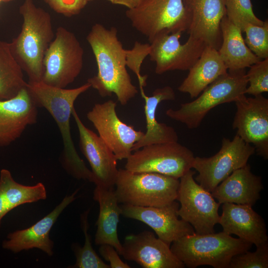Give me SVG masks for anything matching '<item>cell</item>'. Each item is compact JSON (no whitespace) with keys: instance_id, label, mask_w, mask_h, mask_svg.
Returning <instances> with one entry per match:
<instances>
[{"instance_id":"cell-1","label":"cell","mask_w":268,"mask_h":268,"mask_svg":"<svg viewBox=\"0 0 268 268\" xmlns=\"http://www.w3.org/2000/svg\"><path fill=\"white\" fill-rule=\"evenodd\" d=\"M96 62L98 72L88 79L91 87L102 97L114 94L122 105H126L137 93L126 68V49L117 36L114 27L106 28L93 25L86 37Z\"/></svg>"},{"instance_id":"cell-2","label":"cell","mask_w":268,"mask_h":268,"mask_svg":"<svg viewBox=\"0 0 268 268\" xmlns=\"http://www.w3.org/2000/svg\"><path fill=\"white\" fill-rule=\"evenodd\" d=\"M90 87L87 82L72 89L52 86L42 81H28L26 85L37 107L46 109L58 125L63 141L64 160L67 170L78 179L88 180L92 182V173L76 150L70 127V116L75 100Z\"/></svg>"},{"instance_id":"cell-3","label":"cell","mask_w":268,"mask_h":268,"mask_svg":"<svg viewBox=\"0 0 268 268\" xmlns=\"http://www.w3.org/2000/svg\"><path fill=\"white\" fill-rule=\"evenodd\" d=\"M19 11L23 23L19 35L10 43L11 50L28 81H41L45 53L55 37L51 16L33 0H24Z\"/></svg>"},{"instance_id":"cell-4","label":"cell","mask_w":268,"mask_h":268,"mask_svg":"<svg viewBox=\"0 0 268 268\" xmlns=\"http://www.w3.org/2000/svg\"><path fill=\"white\" fill-rule=\"evenodd\" d=\"M252 245L222 231L183 236L172 242L170 249L188 268L208 265L214 268H229L232 258L249 251Z\"/></svg>"},{"instance_id":"cell-5","label":"cell","mask_w":268,"mask_h":268,"mask_svg":"<svg viewBox=\"0 0 268 268\" xmlns=\"http://www.w3.org/2000/svg\"><path fill=\"white\" fill-rule=\"evenodd\" d=\"M180 180L154 172H134L119 169L115 186L119 203L161 207L177 199Z\"/></svg>"},{"instance_id":"cell-6","label":"cell","mask_w":268,"mask_h":268,"mask_svg":"<svg viewBox=\"0 0 268 268\" xmlns=\"http://www.w3.org/2000/svg\"><path fill=\"white\" fill-rule=\"evenodd\" d=\"M248 85L245 69L228 70L206 87L194 100L181 104L178 109H168L166 115L189 129L197 128L211 109L222 104L235 102L245 95Z\"/></svg>"},{"instance_id":"cell-7","label":"cell","mask_w":268,"mask_h":268,"mask_svg":"<svg viewBox=\"0 0 268 268\" xmlns=\"http://www.w3.org/2000/svg\"><path fill=\"white\" fill-rule=\"evenodd\" d=\"M84 51L75 34L59 27L43 59L42 81L49 85L65 88L81 72Z\"/></svg>"},{"instance_id":"cell-8","label":"cell","mask_w":268,"mask_h":268,"mask_svg":"<svg viewBox=\"0 0 268 268\" xmlns=\"http://www.w3.org/2000/svg\"><path fill=\"white\" fill-rule=\"evenodd\" d=\"M126 15L132 26L149 42L162 33L187 31L190 24L183 0H145L137 7L128 9Z\"/></svg>"},{"instance_id":"cell-9","label":"cell","mask_w":268,"mask_h":268,"mask_svg":"<svg viewBox=\"0 0 268 268\" xmlns=\"http://www.w3.org/2000/svg\"><path fill=\"white\" fill-rule=\"evenodd\" d=\"M193 152L178 141L156 143L134 151L125 169L134 172H154L180 179L192 168Z\"/></svg>"},{"instance_id":"cell-10","label":"cell","mask_w":268,"mask_h":268,"mask_svg":"<svg viewBox=\"0 0 268 268\" xmlns=\"http://www.w3.org/2000/svg\"><path fill=\"white\" fill-rule=\"evenodd\" d=\"M255 152L253 145L236 134L232 140L223 137L221 148L215 154L209 157H195L192 168L198 172L195 180L211 193L233 172L246 165Z\"/></svg>"},{"instance_id":"cell-11","label":"cell","mask_w":268,"mask_h":268,"mask_svg":"<svg viewBox=\"0 0 268 268\" xmlns=\"http://www.w3.org/2000/svg\"><path fill=\"white\" fill-rule=\"evenodd\" d=\"M195 173L191 169L180 178L176 200L181 205L178 214L193 226L196 233H213L215 225L219 222L220 204L210 192L196 182Z\"/></svg>"},{"instance_id":"cell-12","label":"cell","mask_w":268,"mask_h":268,"mask_svg":"<svg viewBox=\"0 0 268 268\" xmlns=\"http://www.w3.org/2000/svg\"><path fill=\"white\" fill-rule=\"evenodd\" d=\"M116 106L112 100L96 103L87 113V118L117 160L127 159L133 151L134 145L144 133L122 121L117 114Z\"/></svg>"},{"instance_id":"cell-13","label":"cell","mask_w":268,"mask_h":268,"mask_svg":"<svg viewBox=\"0 0 268 268\" xmlns=\"http://www.w3.org/2000/svg\"><path fill=\"white\" fill-rule=\"evenodd\" d=\"M182 34L181 32L162 33L150 42L148 56L155 63L156 74L175 70H189L201 56L206 45L190 36L181 44Z\"/></svg>"},{"instance_id":"cell-14","label":"cell","mask_w":268,"mask_h":268,"mask_svg":"<svg viewBox=\"0 0 268 268\" xmlns=\"http://www.w3.org/2000/svg\"><path fill=\"white\" fill-rule=\"evenodd\" d=\"M232 127L246 142L252 144L257 154L268 159V99L260 94L245 95L238 99Z\"/></svg>"},{"instance_id":"cell-15","label":"cell","mask_w":268,"mask_h":268,"mask_svg":"<svg viewBox=\"0 0 268 268\" xmlns=\"http://www.w3.org/2000/svg\"><path fill=\"white\" fill-rule=\"evenodd\" d=\"M122 214L140 221L151 227L158 238L170 245L176 240L195 233L190 223L179 219V204L175 201L161 207L120 205Z\"/></svg>"},{"instance_id":"cell-16","label":"cell","mask_w":268,"mask_h":268,"mask_svg":"<svg viewBox=\"0 0 268 268\" xmlns=\"http://www.w3.org/2000/svg\"><path fill=\"white\" fill-rule=\"evenodd\" d=\"M71 115L78 130L81 151L91 168L93 183L96 186L114 188L119 170L114 153L98 135L84 125L74 108Z\"/></svg>"},{"instance_id":"cell-17","label":"cell","mask_w":268,"mask_h":268,"mask_svg":"<svg viewBox=\"0 0 268 268\" xmlns=\"http://www.w3.org/2000/svg\"><path fill=\"white\" fill-rule=\"evenodd\" d=\"M122 255L144 268H184L185 266L172 252L170 246L152 232L144 230L127 235L122 244Z\"/></svg>"},{"instance_id":"cell-18","label":"cell","mask_w":268,"mask_h":268,"mask_svg":"<svg viewBox=\"0 0 268 268\" xmlns=\"http://www.w3.org/2000/svg\"><path fill=\"white\" fill-rule=\"evenodd\" d=\"M190 18L189 36L206 46L219 48L222 37L220 23L226 15L225 0H183Z\"/></svg>"},{"instance_id":"cell-19","label":"cell","mask_w":268,"mask_h":268,"mask_svg":"<svg viewBox=\"0 0 268 268\" xmlns=\"http://www.w3.org/2000/svg\"><path fill=\"white\" fill-rule=\"evenodd\" d=\"M37 106L26 87L12 98L0 99V146H7L19 138L37 119Z\"/></svg>"},{"instance_id":"cell-20","label":"cell","mask_w":268,"mask_h":268,"mask_svg":"<svg viewBox=\"0 0 268 268\" xmlns=\"http://www.w3.org/2000/svg\"><path fill=\"white\" fill-rule=\"evenodd\" d=\"M78 190L67 196L51 212L31 226L10 233L3 241V249L16 253L33 248L39 249L47 255H53L54 242L50 238V232L64 209L75 199Z\"/></svg>"},{"instance_id":"cell-21","label":"cell","mask_w":268,"mask_h":268,"mask_svg":"<svg viewBox=\"0 0 268 268\" xmlns=\"http://www.w3.org/2000/svg\"><path fill=\"white\" fill-rule=\"evenodd\" d=\"M218 223L223 232L235 234L256 247L268 243V237L263 218L246 204L224 203Z\"/></svg>"},{"instance_id":"cell-22","label":"cell","mask_w":268,"mask_h":268,"mask_svg":"<svg viewBox=\"0 0 268 268\" xmlns=\"http://www.w3.org/2000/svg\"><path fill=\"white\" fill-rule=\"evenodd\" d=\"M262 178L254 174L247 164L233 172L211 194L220 204L233 203L253 206L260 198Z\"/></svg>"},{"instance_id":"cell-23","label":"cell","mask_w":268,"mask_h":268,"mask_svg":"<svg viewBox=\"0 0 268 268\" xmlns=\"http://www.w3.org/2000/svg\"><path fill=\"white\" fill-rule=\"evenodd\" d=\"M140 91L145 101L146 132L134 145L133 151L150 144L177 142L178 136L175 130L165 123L158 122L156 119V111L159 104L163 101L175 99L173 89L169 86L159 88L156 89L150 96L146 95L144 90Z\"/></svg>"},{"instance_id":"cell-24","label":"cell","mask_w":268,"mask_h":268,"mask_svg":"<svg viewBox=\"0 0 268 268\" xmlns=\"http://www.w3.org/2000/svg\"><path fill=\"white\" fill-rule=\"evenodd\" d=\"M93 199L99 205V212L96 223L97 230L95 243L98 245L105 244L112 245L119 255H122V244L119 239L117 232L122 210L118 205L115 189L114 188H106L96 186Z\"/></svg>"},{"instance_id":"cell-25","label":"cell","mask_w":268,"mask_h":268,"mask_svg":"<svg viewBox=\"0 0 268 268\" xmlns=\"http://www.w3.org/2000/svg\"><path fill=\"white\" fill-rule=\"evenodd\" d=\"M227 70L217 50L206 46L178 89L195 98Z\"/></svg>"},{"instance_id":"cell-26","label":"cell","mask_w":268,"mask_h":268,"mask_svg":"<svg viewBox=\"0 0 268 268\" xmlns=\"http://www.w3.org/2000/svg\"><path fill=\"white\" fill-rule=\"evenodd\" d=\"M220 29L222 42L217 51L228 70L245 69L262 60L249 49L240 28L226 15L221 21Z\"/></svg>"},{"instance_id":"cell-27","label":"cell","mask_w":268,"mask_h":268,"mask_svg":"<svg viewBox=\"0 0 268 268\" xmlns=\"http://www.w3.org/2000/svg\"><path fill=\"white\" fill-rule=\"evenodd\" d=\"M47 198L46 188L42 183L25 186L16 182L10 172L2 169L0 172V228L3 217L14 208L25 203Z\"/></svg>"},{"instance_id":"cell-28","label":"cell","mask_w":268,"mask_h":268,"mask_svg":"<svg viewBox=\"0 0 268 268\" xmlns=\"http://www.w3.org/2000/svg\"><path fill=\"white\" fill-rule=\"evenodd\" d=\"M23 70L15 58L10 43L0 40V99L16 96L25 88Z\"/></svg>"},{"instance_id":"cell-29","label":"cell","mask_w":268,"mask_h":268,"mask_svg":"<svg viewBox=\"0 0 268 268\" xmlns=\"http://www.w3.org/2000/svg\"><path fill=\"white\" fill-rule=\"evenodd\" d=\"M227 17L239 27L242 32L245 33L244 41L249 49L262 60L268 58V19L264 21L262 25H257L248 21L241 16Z\"/></svg>"},{"instance_id":"cell-30","label":"cell","mask_w":268,"mask_h":268,"mask_svg":"<svg viewBox=\"0 0 268 268\" xmlns=\"http://www.w3.org/2000/svg\"><path fill=\"white\" fill-rule=\"evenodd\" d=\"M89 210L81 215V226L85 237L82 247H74L76 262L72 268H110V265L104 263L92 248L91 237L88 233L89 225L87 216Z\"/></svg>"},{"instance_id":"cell-31","label":"cell","mask_w":268,"mask_h":268,"mask_svg":"<svg viewBox=\"0 0 268 268\" xmlns=\"http://www.w3.org/2000/svg\"><path fill=\"white\" fill-rule=\"evenodd\" d=\"M246 73L248 82L245 94L253 96L268 92V58L254 64Z\"/></svg>"},{"instance_id":"cell-32","label":"cell","mask_w":268,"mask_h":268,"mask_svg":"<svg viewBox=\"0 0 268 268\" xmlns=\"http://www.w3.org/2000/svg\"><path fill=\"white\" fill-rule=\"evenodd\" d=\"M256 247L254 252L247 251L234 256L229 268H268V243Z\"/></svg>"},{"instance_id":"cell-33","label":"cell","mask_w":268,"mask_h":268,"mask_svg":"<svg viewBox=\"0 0 268 268\" xmlns=\"http://www.w3.org/2000/svg\"><path fill=\"white\" fill-rule=\"evenodd\" d=\"M149 44L135 42L131 50H126V65L137 76L139 88L143 89L146 85L147 75H141L140 67L144 59L148 56Z\"/></svg>"},{"instance_id":"cell-34","label":"cell","mask_w":268,"mask_h":268,"mask_svg":"<svg viewBox=\"0 0 268 268\" xmlns=\"http://www.w3.org/2000/svg\"><path fill=\"white\" fill-rule=\"evenodd\" d=\"M225 6L227 16H241L257 25H262L264 23L255 14L251 0H225Z\"/></svg>"},{"instance_id":"cell-35","label":"cell","mask_w":268,"mask_h":268,"mask_svg":"<svg viewBox=\"0 0 268 268\" xmlns=\"http://www.w3.org/2000/svg\"><path fill=\"white\" fill-rule=\"evenodd\" d=\"M56 12L70 17L78 14L87 4L85 0H43Z\"/></svg>"},{"instance_id":"cell-36","label":"cell","mask_w":268,"mask_h":268,"mask_svg":"<svg viewBox=\"0 0 268 268\" xmlns=\"http://www.w3.org/2000/svg\"><path fill=\"white\" fill-rule=\"evenodd\" d=\"M101 256L110 263V268H130L131 267L120 259L115 248L109 244H102L99 248Z\"/></svg>"},{"instance_id":"cell-37","label":"cell","mask_w":268,"mask_h":268,"mask_svg":"<svg viewBox=\"0 0 268 268\" xmlns=\"http://www.w3.org/2000/svg\"><path fill=\"white\" fill-rule=\"evenodd\" d=\"M111 3L115 4H119L127 7L128 9H131L137 7L145 0H107Z\"/></svg>"},{"instance_id":"cell-38","label":"cell","mask_w":268,"mask_h":268,"mask_svg":"<svg viewBox=\"0 0 268 268\" xmlns=\"http://www.w3.org/2000/svg\"><path fill=\"white\" fill-rule=\"evenodd\" d=\"M12 0H3V1L4 2H8V1H12Z\"/></svg>"},{"instance_id":"cell-39","label":"cell","mask_w":268,"mask_h":268,"mask_svg":"<svg viewBox=\"0 0 268 268\" xmlns=\"http://www.w3.org/2000/svg\"><path fill=\"white\" fill-rule=\"evenodd\" d=\"M87 2H90V1H92L94 0H85Z\"/></svg>"},{"instance_id":"cell-40","label":"cell","mask_w":268,"mask_h":268,"mask_svg":"<svg viewBox=\"0 0 268 268\" xmlns=\"http://www.w3.org/2000/svg\"><path fill=\"white\" fill-rule=\"evenodd\" d=\"M2 1H3V0H0V3Z\"/></svg>"}]
</instances>
